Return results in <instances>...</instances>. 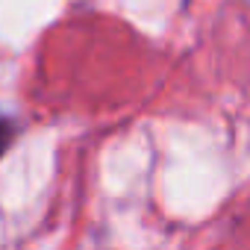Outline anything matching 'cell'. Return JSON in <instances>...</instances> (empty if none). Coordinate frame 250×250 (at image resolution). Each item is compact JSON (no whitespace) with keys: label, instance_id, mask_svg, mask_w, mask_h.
Masks as SVG:
<instances>
[{"label":"cell","instance_id":"1","mask_svg":"<svg viewBox=\"0 0 250 250\" xmlns=\"http://www.w3.org/2000/svg\"><path fill=\"white\" fill-rule=\"evenodd\" d=\"M15 139H18V124H15V118H9V115L0 112V159L9 153V147L15 145Z\"/></svg>","mask_w":250,"mask_h":250}]
</instances>
